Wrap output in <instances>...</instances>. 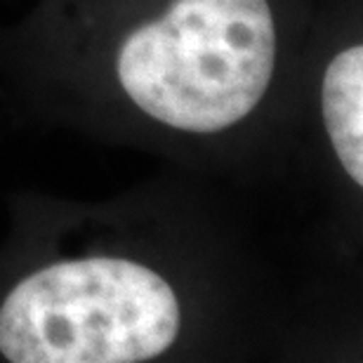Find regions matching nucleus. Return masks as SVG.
Returning a JSON list of instances; mask_svg holds the SVG:
<instances>
[{"label": "nucleus", "instance_id": "obj_1", "mask_svg": "<svg viewBox=\"0 0 363 363\" xmlns=\"http://www.w3.org/2000/svg\"><path fill=\"white\" fill-rule=\"evenodd\" d=\"M276 55L269 0H170L121 40L116 81L151 121L213 135L259 106Z\"/></svg>", "mask_w": 363, "mask_h": 363}, {"label": "nucleus", "instance_id": "obj_2", "mask_svg": "<svg viewBox=\"0 0 363 363\" xmlns=\"http://www.w3.org/2000/svg\"><path fill=\"white\" fill-rule=\"evenodd\" d=\"M179 333L165 276L125 257L40 267L0 304V354L12 363H140L172 350Z\"/></svg>", "mask_w": 363, "mask_h": 363}, {"label": "nucleus", "instance_id": "obj_3", "mask_svg": "<svg viewBox=\"0 0 363 363\" xmlns=\"http://www.w3.org/2000/svg\"><path fill=\"white\" fill-rule=\"evenodd\" d=\"M321 116L340 165L363 184V48L350 45L328 62L321 81Z\"/></svg>", "mask_w": 363, "mask_h": 363}]
</instances>
